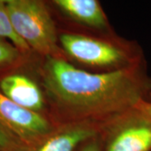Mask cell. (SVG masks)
<instances>
[{
    "label": "cell",
    "mask_w": 151,
    "mask_h": 151,
    "mask_svg": "<svg viewBox=\"0 0 151 151\" xmlns=\"http://www.w3.org/2000/svg\"><path fill=\"white\" fill-rule=\"evenodd\" d=\"M136 108L140 110L148 118L151 119V102H141L136 106Z\"/></svg>",
    "instance_id": "4fadbf2b"
},
{
    "label": "cell",
    "mask_w": 151,
    "mask_h": 151,
    "mask_svg": "<svg viewBox=\"0 0 151 151\" xmlns=\"http://www.w3.org/2000/svg\"><path fill=\"white\" fill-rule=\"evenodd\" d=\"M19 145L18 142L0 129V151H15Z\"/></svg>",
    "instance_id": "7c38bea8"
},
{
    "label": "cell",
    "mask_w": 151,
    "mask_h": 151,
    "mask_svg": "<svg viewBox=\"0 0 151 151\" xmlns=\"http://www.w3.org/2000/svg\"><path fill=\"white\" fill-rule=\"evenodd\" d=\"M0 38L9 40L24 53L32 52L27 45L14 32L7 11L6 0H0Z\"/></svg>",
    "instance_id": "30bf717a"
},
{
    "label": "cell",
    "mask_w": 151,
    "mask_h": 151,
    "mask_svg": "<svg viewBox=\"0 0 151 151\" xmlns=\"http://www.w3.org/2000/svg\"><path fill=\"white\" fill-rule=\"evenodd\" d=\"M64 60L92 73H113L147 62L140 45L117 34L95 35L59 29Z\"/></svg>",
    "instance_id": "7a4b0ae2"
},
{
    "label": "cell",
    "mask_w": 151,
    "mask_h": 151,
    "mask_svg": "<svg viewBox=\"0 0 151 151\" xmlns=\"http://www.w3.org/2000/svg\"><path fill=\"white\" fill-rule=\"evenodd\" d=\"M100 133L88 123L59 125L51 133L30 145H20L15 151H75L82 142Z\"/></svg>",
    "instance_id": "ba28073f"
},
{
    "label": "cell",
    "mask_w": 151,
    "mask_h": 151,
    "mask_svg": "<svg viewBox=\"0 0 151 151\" xmlns=\"http://www.w3.org/2000/svg\"><path fill=\"white\" fill-rule=\"evenodd\" d=\"M51 119L22 108L0 92V129L19 145H30L57 127Z\"/></svg>",
    "instance_id": "52a82bcc"
},
{
    "label": "cell",
    "mask_w": 151,
    "mask_h": 151,
    "mask_svg": "<svg viewBox=\"0 0 151 151\" xmlns=\"http://www.w3.org/2000/svg\"><path fill=\"white\" fill-rule=\"evenodd\" d=\"M31 53H24L9 40L0 38V73L22 64Z\"/></svg>",
    "instance_id": "9c48e42d"
},
{
    "label": "cell",
    "mask_w": 151,
    "mask_h": 151,
    "mask_svg": "<svg viewBox=\"0 0 151 151\" xmlns=\"http://www.w3.org/2000/svg\"><path fill=\"white\" fill-rule=\"evenodd\" d=\"M75 151H102V139L100 134H98L82 142Z\"/></svg>",
    "instance_id": "8fae6325"
},
{
    "label": "cell",
    "mask_w": 151,
    "mask_h": 151,
    "mask_svg": "<svg viewBox=\"0 0 151 151\" xmlns=\"http://www.w3.org/2000/svg\"><path fill=\"white\" fill-rule=\"evenodd\" d=\"M102 151H151V119L131 109L100 129Z\"/></svg>",
    "instance_id": "8992f818"
},
{
    "label": "cell",
    "mask_w": 151,
    "mask_h": 151,
    "mask_svg": "<svg viewBox=\"0 0 151 151\" xmlns=\"http://www.w3.org/2000/svg\"><path fill=\"white\" fill-rule=\"evenodd\" d=\"M60 30L95 35H113L103 6L98 0H46Z\"/></svg>",
    "instance_id": "5b68a950"
},
{
    "label": "cell",
    "mask_w": 151,
    "mask_h": 151,
    "mask_svg": "<svg viewBox=\"0 0 151 151\" xmlns=\"http://www.w3.org/2000/svg\"><path fill=\"white\" fill-rule=\"evenodd\" d=\"M14 32L40 57L64 59L59 27L46 0H6Z\"/></svg>",
    "instance_id": "3957f363"
},
{
    "label": "cell",
    "mask_w": 151,
    "mask_h": 151,
    "mask_svg": "<svg viewBox=\"0 0 151 151\" xmlns=\"http://www.w3.org/2000/svg\"><path fill=\"white\" fill-rule=\"evenodd\" d=\"M38 70L56 125L88 123L100 128L151 102V76L147 62L113 73H92L64 59L38 58Z\"/></svg>",
    "instance_id": "6da1fadb"
},
{
    "label": "cell",
    "mask_w": 151,
    "mask_h": 151,
    "mask_svg": "<svg viewBox=\"0 0 151 151\" xmlns=\"http://www.w3.org/2000/svg\"><path fill=\"white\" fill-rule=\"evenodd\" d=\"M38 58L39 55L32 52L22 64L1 72L0 92L22 108L50 118L48 101L38 70Z\"/></svg>",
    "instance_id": "277c9868"
}]
</instances>
